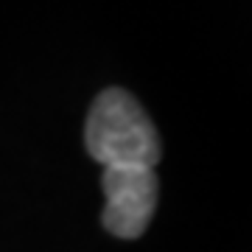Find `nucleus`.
Masks as SVG:
<instances>
[{
	"mask_svg": "<svg viewBox=\"0 0 252 252\" xmlns=\"http://www.w3.org/2000/svg\"><path fill=\"white\" fill-rule=\"evenodd\" d=\"M84 143L93 160L107 165H149L160 160V137L152 118L121 87H109L93 101Z\"/></svg>",
	"mask_w": 252,
	"mask_h": 252,
	"instance_id": "f257e3e1",
	"label": "nucleus"
},
{
	"mask_svg": "<svg viewBox=\"0 0 252 252\" xmlns=\"http://www.w3.org/2000/svg\"><path fill=\"white\" fill-rule=\"evenodd\" d=\"M107 207L101 221L118 238H140L157 207V177L149 165H107L101 177Z\"/></svg>",
	"mask_w": 252,
	"mask_h": 252,
	"instance_id": "f03ea898",
	"label": "nucleus"
}]
</instances>
